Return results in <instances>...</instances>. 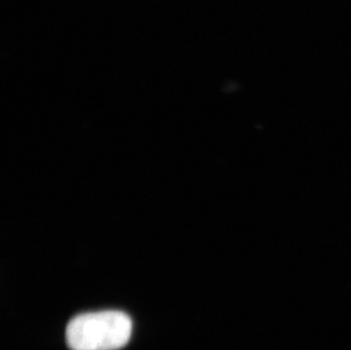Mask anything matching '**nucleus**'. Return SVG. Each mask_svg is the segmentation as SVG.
Wrapping results in <instances>:
<instances>
[{
  "instance_id": "nucleus-1",
  "label": "nucleus",
  "mask_w": 351,
  "mask_h": 350,
  "mask_svg": "<svg viewBox=\"0 0 351 350\" xmlns=\"http://www.w3.org/2000/svg\"><path fill=\"white\" fill-rule=\"evenodd\" d=\"M132 320L119 311L95 312L74 317L66 329L72 350H117L129 342Z\"/></svg>"
}]
</instances>
